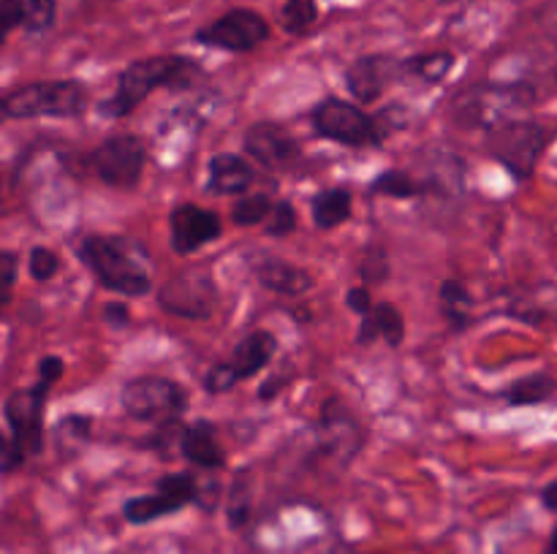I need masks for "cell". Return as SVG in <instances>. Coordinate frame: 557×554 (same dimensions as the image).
Returning a JSON list of instances; mask_svg holds the SVG:
<instances>
[{
  "instance_id": "6da1fadb",
  "label": "cell",
  "mask_w": 557,
  "mask_h": 554,
  "mask_svg": "<svg viewBox=\"0 0 557 554\" xmlns=\"http://www.w3.org/2000/svg\"><path fill=\"white\" fill-rule=\"evenodd\" d=\"M79 259L107 291L120 297H145L150 291V253L123 234H90L79 242Z\"/></svg>"
},
{
  "instance_id": "7a4b0ae2",
  "label": "cell",
  "mask_w": 557,
  "mask_h": 554,
  "mask_svg": "<svg viewBox=\"0 0 557 554\" xmlns=\"http://www.w3.org/2000/svg\"><path fill=\"white\" fill-rule=\"evenodd\" d=\"M194 65L174 54H161V58H145L131 63L128 68L120 74L117 90L109 101L101 103V114L107 117H125L134 112L150 92L161 90V87H172L177 81L188 79Z\"/></svg>"
},
{
  "instance_id": "3957f363",
  "label": "cell",
  "mask_w": 557,
  "mask_h": 554,
  "mask_svg": "<svg viewBox=\"0 0 557 554\" xmlns=\"http://www.w3.org/2000/svg\"><path fill=\"white\" fill-rule=\"evenodd\" d=\"M85 87L74 79L30 81L0 96V123L33 117H76L85 112Z\"/></svg>"
},
{
  "instance_id": "277c9868",
  "label": "cell",
  "mask_w": 557,
  "mask_h": 554,
  "mask_svg": "<svg viewBox=\"0 0 557 554\" xmlns=\"http://www.w3.org/2000/svg\"><path fill=\"white\" fill-rule=\"evenodd\" d=\"M531 101L533 92L522 85H476L451 98L449 114L460 128L493 130L517 119V112L531 106Z\"/></svg>"
},
{
  "instance_id": "5b68a950",
  "label": "cell",
  "mask_w": 557,
  "mask_h": 554,
  "mask_svg": "<svg viewBox=\"0 0 557 554\" xmlns=\"http://www.w3.org/2000/svg\"><path fill=\"white\" fill-rule=\"evenodd\" d=\"M547 141L549 130L533 119H509L487 130L490 155L520 182L536 172Z\"/></svg>"
},
{
  "instance_id": "8992f818",
  "label": "cell",
  "mask_w": 557,
  "mask_h": 554,
  "mask_svg": "<svg viewBox=\"0 0 557 554\" xmlns=\"http://www.w3.org/2000/svg\"><path fill=\"white\" fill-rule=\"evenodd\" d=\"M120 405L136 421L174 424L185 407V391L161 375H139L123 386Z\"/></svg>"
},
{
  "instance_id": "52a82bcc",
  "label": "cell",
  "mask_w": 557,
  "mask_h": 554,
  "mask_svg": "<svg viewBox=\"0 0 557 554\" xmlns=\"http://www.w3.org/2000/svg\"><path fill=\"white\" fill-rule=\"evenodd\" d=\"M313 130L321 139L337 141L346 147H375L381 144L384 134L379 128V119L370 117L357 103H348L343 98H326L313 109Z\"/></svg>"
},
{
  "instance_id": "ba28073f",
  "label": "cell",
  "mask_w": 557,
  "mask_h": 554,
  "mask_svg": "<svg viewBox=\"0 0 557 554\" xmlns=\"http://www.w3.org/2000/svg\"><path fill=\"white\" fill-rule=\"evenodd\" d=\"M147 147L136 134H112L92 150V172L112 188H134L145 172Z\"/></svg>"
},
{
  "instance_id": "9c48e42d",
  "label": "cell",
  "mask_w": 557,
  "mask_h": 554,
  "mask_svg": "<svg viewBox=\"0 0 557 554\" xmlns=\"http://www.w3.org/2000/svg\"><path fill=\"white\" fill-rule=\"evenodd\" d=\"M194 500H199V483H196L194 473H172V476L158 478L152 494L125 500L123 516L131 525H150L163 516L177 514Z\"/></svg>"
},
{
  "instance_id": "30bf717a",
  "label": "cell",
  "mask_w": 557,
  "mask_h": 554,
  "mask_svg": "<svg viewBox=\"0 0 557 554\" xmlns=\"http://www.w3.org/2000/svg\"><path fill=\"white\" fill-rule=\"evenodd\" d=\"M267 36H270V25L259 11L234 9L226 11L212 25L201 27L196 33V41L205 43V47L223 49V52H250L259 43H264Z\"/></svg>"
},
{
  "instance_id": "8fae6325",
  "label": "cell",
  "mask_w": 557,
  "mask_h": 554,
  "mask_svg": "<svg viewBox=\"0 0 557 554\" xmlns=\"http://www.w3.org/2000/svg\"><path fill=\"white\" fill-rule=\"evenodd\" d=\"M49 386L36 383L30 389H20L5 400V421L11 438L22 449V454H41L44 445V405H47Z\"/></svg>"
},
{
  "instance_id": "7c38bea8",
  "label": "cell",
  "mask_w": 557,
  "mask_h": 554,
  "mask_svg": "<svg viewBox=\"0 0 557 554\" xmlns=\"http://www.w3.org/2000/svg\"><path fill=\"white\" fill-rule=\"evenodd\" d=\"M215 302L218 288L205 272H183L158 291V304L177 318H207L215 310Z\"/></svg>"
},
{
  "instance_id": "4fadbf2b",
  "label": "cell",
  "mask_w": 557,
  "mask_h": 554,
  "mask_svg": "<svg viewBox=\"0 0 557 554\" xmlns=\"http://www.w3.org/2000/svg\"><path fill=\"white\" fill-rule=\"evenodd\" d=\"M169 226H172V248L180 255L196 253L223 234L221 215L199 204H180L169 217Z\"/></svg>"
},
{
  "instance_id": "5bb4252c",
  "label": "cell",
  "mask_w": 557,
  "mask_h": 554,
  "mask_svg": "<svg viewBox=\"0 0 557 554\" xmlns=\"http://www.w3.org/2000/svg\"><path fill=\"white\" fill-rule=\"evenodd\" d=\"M243 147L256 163L267 168H288L299 158L297 139L292 136V130H286L277 123L250 125L245 130Z\"/></svg>"
},
{
  "instance_id": "9a60e30c",
  "label": "cell",
  "mask_w": 557,
  "mask_h": 554,
  "mask_svg": "<svg viewBox=\"0 0 557 554\" xmlns=\"http://www.w3.org/2000/svg\"><path fill=\"white\" fill-rule=\"evenodd\" d=\"M397 74H403V68L395 58H386V54H368V58H359L354 60L346 71L348 92H351L359 103H373L384 96V90L392 85V79H395Z\"/></svg>"
},
{
  "instance_id": "2e32d148",
  "label": "cell",
  "mask_w": 557,
  "mask_h": 554,
  "mask_svg": "<svg viewBox=\"0 0 557 554\" xmlns=\"http://www.w3.org/2000/svg\"><path fill=\"white\" fill-rule=\"evenodd\" d=\"M275 351H277L275 335L267 329H256L237 342L234 353L223 364H226L228 373H232L234 380L239 383V380H248L253 378L256 373H261V369L272 362Z\"/></svg>"
},
{
  "instance_id": "e0dca14e",
  "label": "cell",
  "mask_w": 557,
  "mask_h": 554,
  "mask_svg": "<svg viewBox=\"0 0 557 554\" xmlns=\"http://www.w3.org/2000/svg\"><path fill=\"white\" fill-rule=\"evenodd\" d=\"M253 275L270 291L283 293V297H302L313 288V277L305 269L294 266L292 261L275 259V255H259L253 261Z\"/></svg>"
},
{
  "instance_id": "ac0fdd59",
  "label": "cell",
  "mask_w": 557,
  "mask_h": 554,
  "mask_svg": "<svg viewBox=\"0 0 557 554\" xmlns=\"http://www.w3.org/2000/svg\"><path fill=\"white\" fill-rule=\"evenodd\" d=\"M180 454L201 470H218L226 462L218 429L210 421H194L180 432Z\"/></svg>"
},
{
  "instance_id": "d6986e66",
  "label": "cell",
  "mask_w": 557,
  "mask_h": 554,
  "mask_svg": "<svg viewBox=\"0 0 557 554\" xmlns=\"http://www.w3.org/2000/svg\"><path fill=\"white\" fill-rule=\"evenodd\" d=\"M253 185V168L234 152H218L207 163V190L218 196H243Z\"/></svg>"
},
{
  "instance_id": "ffe728a7",
  "label": "cell",
  "mask_w": 557,
  "mask_h": 554,
  "mask_svg": "<svg viewBox=\"0 0 557 554\" xmlns=\"http://www.w3.org/2000/svg\"><path fill=\"white\" fill-rule=\"evenodd\" d=\"M373 340H384L386 345L392 348H400V342L406 340V320H403V313L395 304H373V307L362 315L357 342L359 345H370Z\"/></svg>"
},
{
  "instance_id": "44dd1931",
  "label": "cell",
  "mask_w": 557,
  "mask_h": 554,
  "mask_svg": "<svg viewBox=\"0 0 557 554\" xmlns=\"http://www.w3.org/2000/svg\"><path fill=\"white\" fill-rule=\"evenodd\" d=\"M354 196L348 188H330L321 190L313 199V223L321 231H332V228L343 226L351 217Z\"/></svg>"
},
{
  "instance_id": "7402d4cb",
  "label": "cell",
  "mask_w": 557,
  "mask_h": 554,
  "mask_svg": "<svg viewBox=\"0 0 557 554\" xmlns=\"http://www.w3.org/2000/svg\"><path fill=\"white\" fill-rule=\"evenodd\" d=\"M441 313H444L446 324L451 329H466L468 324L473 320V297L468 291V286L462 280H444L441 286Z\"/></svg>"
},
{
  "instance_id": "603a6c76",
  "label": "cell",
  "mask_w": 557,
  "mask_h": 554,
  "mask_svg": "<svg viewBox=\"0 0 557 554\" xmlns=\"http://www.w3.org/2000/svg\"><path fill=\"white\" fill-rule=\"evenodd\" d=\"M403 74L417 76V79L428 81V85H438L449 76V71L455 68V54L451 52H428V54H417V58L406 60L400 63Z\"/></svg>"
},
{
  "instance_id": "cb8c5ba5",
  "label": "cell",
  "mask_w": 557,
  "mask_h": 554,
  "mask_svg": "<svg viewBox=\"0 0 557 554\" xmlns=\"http://www.w3.org/2000/svg\"><path fill=\"white\" fill-rule=\"evenodd\" d=\"M9 5L14 9L22 30L27 33L49 30L54 22V14H58L54 0H9Z\"/></svg>"
},
{
  "instance_id": "d4e9b609",
  "label": "cell",
  "mask_w": 557,
  "mask_h": 554,
  "mask_svg": "<svg viewBox=\"0 0 557 554\" xmlns=\"http://www.w3.org/2000/svg\"><path fill=\"white\" fill-rule=\"evenodd\" d=\"M428 190H430L428 182L417 179L413 174L400 172V168L384 172L373 182V193L389 196V199H417V196H424Z\"/></svg>"
},
{
  "instance_id": "484cf974",
  "label": "cell",
  "mask_w": 557,
  "mask_h": 554,
  "mask_svg": "<svg viewBox=\"0 0 557 554\" xmlns=\"http://www.w3.org/2000/svg\"><path fill=\"white\" fill-rule=\"evenodd\" d=\"M553 391H555V380L549 378V375L536 373L517 380V383H511L509 391H506V400H509V405H517V407L539 405V402L549 400Z\"/></svg>"
},
{
  "instance_id": "4316f807",
  "label": "cell",
  "mask_w": 557,
  "mask_h": 554,
  "mask_svg": "<svg viewBox=\"0 0 557 554\" xmlns=\"http://www.w3.org/2000/svg\"><path fill=\"white\" fill-rule=\"evenodd\" d=\"M319 20V9H315L313 0H286L281 9V25L283 30L292 33V36H302Z\"/></svg>"
},
{
  "instance_id": "83f0119b",
  "label": "cell",
  "mask_w": 557,
  "mask_h": 554,
  "mask_svg": "<svg viewBox=\"0 0 557 554\" xmlns=\"http://www.w3.org/2000/svg\"><path fill=\"white\" fill-rule=\"evenodd\" d=\"M272 204H275V201L267 193H243L234 201L232 221L237 223V226H256V223H264Z\"/></svg>"
},
{
  "instance_id": "f1b7e54d",
  "label": "cell",
  "mask_w": 557,
  "mask_h": 554,
  "mask_svg": "<svg viewBox=\"0 0 557 554\" xmlns=\"http://www.w3.org/2000/svg\"><path fill=\"white\" fill-rule=\"evenodd\" d=\"M90 438V418L87 416H69L58 427V445L69 454H76Z\"/></svg>"
},
{
  "instance_id": "f546056e",
  "label": "cell",
  "mask_w": 557,
  "mask_h": 554,
  "mask_svg": "<svg viewBox=\"0 0 557 554\" xmlns=\"http://www.w3.org/2000/svg\"><path fill=\"white\" fill-rule=\"evenodd\" d=\"M297 228V212L292 201H275L264 221V231L270 237H288Z\"/></svg>"
},
{
  "instance_id": "4dcf8cb0",
  "label": "cell",
  "mask_w": 557,
  "mask_h": 554,
  "mask_svg": "<svg viewBox=\"0 0 557 554\" xmlns=\"http://www.w3.org/2000/svg\"><path fill=\"white\" fill-rule=\"evenodd\" d=\"M27 269H30L33 280H38V282L52 280V277L58 275V269H60L58 253H54V250H49V248H38V244H36V248L30 250V259H27Z\"/></svg>"
},
{
  "instance_id": "1f68e13d",
  "label": "cell",
  "mask_w": 557,
  "mask_h": 554,
  "mask_svg": "<svg viewBox=\"0 0 557 554\" xmlns=\"http://www.w3.org/2000/svg\"><path fill=\"white\" fill-rule=\"evenodd\" d=\"M22 462H25V454L16 445V440L11 438V432L0 429V473H14Z\"/></svg>"
},
{
  "instance_id": "d6a6232c",
  "label": "cell",
  "mask_w": 557,
  "mask_h": 554,
  "mask_svg": "<svg viewBox=\"0 0 557 554\" xmlns=\"http://www.w3.org/2000/svg\"><path fill=\"white\" fill-rule=\"evenodd\" d=\"M16 269H20V261L9 250H0V302H9L11 288L16 282Z\"/></svg>"
},
{
  "instance_id": "836d02e7",
  "label": "cell",
  "mask_w": 557,
  "mask_h": 554,
  "mask_svg": "<svg viewBox=\"0 0 557 554\" xmlns=\"http://www.w3.org/2000/svg\"><path fill=\"white\" fill-rule=\"evenodd\" d=\"M237 386V380H234V375L228 373L226 364H215V367H210V373L205 375V389L210 391V394H223V391L234 389Z\"/></svg>"
},
{
  "instance_id": "e575fe53",
  "label": "cell",
  "mask_w": 557,
  "mask_h": 554,
  "mask_svg": "<svg viewBox=\"0 0 557 554\" xmlns=\"http://www.w3.org/2000/svg\"><path fill=\"white\" fill-rule=\"evenodd\" d=\"M60 375H63V358L60 356H44L38 362V383L52 386Z\"/></svg>"
},
{
  "instance_id": "d590c367",
  "label": "cell",
  "mask_w": 557,
  "mask_h": 554,
  "mask_svg": "<svg viewBox=\"0 0 557 554\" xmlns=\"http://www.w3.org/2000/svg\"><path fill=\"white\" fill-rule=\"evenodd\" d=\"M346 304H348V307H351L357 315H364L370 307H373V302H370V291H368V288H364V286L351 288V291L346 293Z\"/></svg>"
},
{
  "instance_id": "8d00e7d4",
  "label": "cell",
  "mask_w": 557,
  "mask_h": 554,
  "mask_svg": "<svg viewBox=\"0 0 557 554\" xmlns=\"http://www.w3.org/2000/svg\"><path fill=\"white\" fill-rule=\"evenodd\" d=\"M128 307H125V302H109L103 304V320H107L109 326H128Z\"/></svg>"
},
{
  "instance_id": "74e56055",
  "label": "cell",
  "mask_w": 557,
  "mask_h": 554,
  "mask_svg": "<svg viewBox=\"0 0 557 554\" xmlns=\"http://www.w3.org/2000/svg\"><path fill=\"white\" fill-rule=\"evenodd\" d=\"M20 22H16L14 9L9 5V0H0V43L11 36V30H16Z\"/></svg>"
},
{
  "instance_id": "f35d334b",
  "label": "cell",
  "mask_w": 557,
  "mask_h": 554,
  "mask_svg": "<svg viewBox=\"0 0 557 554\" xmlns=\"http://www.w3.org/2000/svg\"><path fill=\"white\" fill-rule=\"evenodd\" d=\"M542 503H544V508L557 514V481H549L547 487L542 489Z\"/></svg>"
},
{
  "instance_id": "ab89813d",
  "label": "cell",
  "mask_w": 557,
  "mask_h": 554,
  "mask_svg": "<svg viewBox=\"0 0 557 554\" xmlns=\"http://www.w3.org/2000/svg\"><path fill=\"white\" fill-rule=\"evenodd\" d=\"M547 554H557V525H555L553 536H549V543H547Z\"/></svg>"
},
{
  "instance_id": "60d3db41",
  "label": "cell",
  "mask_w": 557,
  "mask_h": 554,
  "mask_svg": "<svg viewBox=\"0 0 557 554\" xmlns=\"http://www.w3.org/2000/svg\"><path fill=\"white\" fill-rule=\"evenodd\" d=\"M5 304H9V302H0V313H3V307H5Z\"/></svg>"
},
{
  "instance_id": "b9f144b4",
  "label": "cell",
  "mask_w": 557,
  "mask_h": 554,
  "mask_svg": "<svg viewBox=\"0 0 557 554\" xmlns=\"http://www.w3.org/2000/svg\"><path fill=\"white\" fill-rule=\"evenodd\" d=\"M435 3H449V0H435Z\"/></svg>"
}]
</instances>
